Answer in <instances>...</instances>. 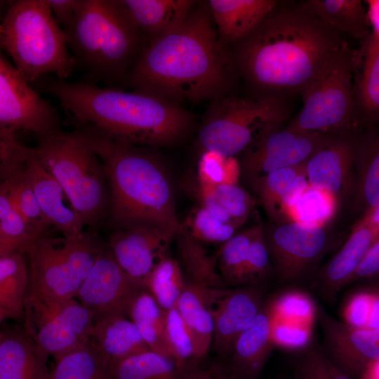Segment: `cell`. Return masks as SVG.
I'll use <instances>...</instances> for the list:
<instances>
[{"mask_svg":"<svg viewBox=\"0 0 379 379\" xmlns=\"http://www.w3.org/2000/svg\"><path fill=\"white\" fill-rule=\"evenodd\" d=\"M280 4L237 42L235 63L255 95L301 96L347 42L302 4Z\"/></svg>","mask_w":379,"mask_h":379,"instance_id":"cell-1","label":"cell"},{"mask_svg":"<svg viewBox=\"0 0 379 379\" xmlns=\"http://www.w3.org/2000/svg\"><path fill=\"white\" fill-rule=\"evenodd\" d=\"M233 76L210 9L197 7L178 27L147 43L125 81L178 104L227 95Z\"/></svg>","mask_w":379,"mask_h":379,"instance_id":"cell-2","label":"cell"},{"mask_svg":"<svg viewBox=\"0 0 379 379\" xmlns=\"http://www.w3.org/2000/svg\"><path fill=\"white\" fill-rule=\"evenodd\" d=\"M79 125L92 126L116 140L140 147H164L185 138L192 126L178 104L149 93L102 88L45 76L36 81Z\"/></svg>","mask_w":379,"mask_h":379,"instance_id":"cell-3","label":"cell"},{"mask_svg":"<svg viewBox=\"0 0 379 379\" xmlns=\"http://www.w3.org/2000/svg\"><path fill=\"white\" fill-rule=\"evenodd\" d=\"M78 130L101 160L110 187V215L119 229L158 228L177 234L174 195L159 160L142 147L107 136L96 128Z\"/></svg>","mask_w":379,"mask_h":379,"instance_id":"cell-4","label":"cell"},{"mask_svg":"<svg viewBox=\"0 0 379 379\" xmlns=\"http://www.w3.org/2000/svg\"><path fill=\"white\" fill-rule=\"evenodd\" d=\"M63 31L74 62L107 87L125 81L147 43L116 0H80Z\"/></svg>","mask_w":379,"mask_h":379,"instance_id":"cell-5","label":"cell"},{"mask_svg":"<svg viewBox=\"0 0 379 379\" xmlns=\"http://www.w3.org/2000/svg\"><path fill=\"white\" fill-rule=\"evenodd\" d=\"M0 45L29 83L51 73L62 80L72 74L74 58L46 0L13 3L0 25Z\"/></svg>","mask_w":379,"mask_h":379,"instance_id":"cell-6","label":"cell"},{"mask_svg":"<svg viewBox=\"0 0 379 379\" xmlns=\"http://www.w3.org/2000/svg\"><path fill=\"white\" fill-rule=\"evenodd\" d=\"M104 249L98 238L87 232L74 237L48 233L37 239L25 252L29 284L25 312L76 298Z\"/></svg>","mask_w":379,"mask_h":379,"instance_id":"cell-7","label":"cell"},{"mask_svg":"<svg viewBox=\"0 0 379 379\" xmlns=\"http://www.w3.org/2000/svg\"><path fill=\"white\" fill-rule=\"evenodd\" d=\"M37 138L34 151L40 161L60 183L84 225H95L108 201L101 160L78 129Z\"/></svg>","mask_w":379,"mask_h":379,"instance_id":"cell-8","label":"cell"},{"mask_svg":"<svg viewBox=\"0 0 379 379\" xmlns=\"http://www.w3.org/2000/svg\"><path fill=\"white\" fill-rule=\"evenodd\" d=\"M288 97L259 94L248 98L224 96L212 101L198 134L204 151L234 157L290 117Z\"/></svg>","mask_w":379,"mask_h":379,"instance_id":"cell-9","label":"cell"},{"mask_svg":"<svg viewBox=\"0 0 379 379\" xmlns=\"http://www.w3.org/2000/svg\"><path fill=\"white\" fill-rule=\"evenodd\" d=\"M356 50L347 43L301 95L302 107L286 128L301 133L354 135L361 126L354 92Z\"/></svg>","mask_w":379,"mask_h":379,"instance_id":"cell-10","label":"cell"},{"mask_svg":"<svg viewBox=\"0 0 379 379\" xmlns=\"http://www.w3.org/2000/svg\"><path fill=\"white\" fill-rule=\"evenodd\" d=\"M0 130H25L37 137L60 132L57 109L29 86L15 66L0 55Z\"/></svg>","mask_w":379,"mask_h":379,"instance_id":"cell-11","label":"cell"},{"mask_svg":"<svg viewBox=\"0 0 379 379\" xmlns=\"http://www.w3.org/2000/svg\"><path fill=\"white\" fill-rule=\"evenodd\" d=\"M25 314V331L44 354L55 360L88 343L95 322L93 314L76 298Z\"/></svg>","mask_w":379,"mask_h":379,"instance_id":"cell-12","label":"cell"},{"mask_svg":"<svg viewBox=\"0 0 379 379\" xmlns=\"http://www.w3.org/2000/svg\"><path fill=\"white\" fill-rule=\"evenodd\" d=\"M145 288V283L129 276L110 248H105L76 298L93 314L95 321L115 315L127 317L133 300Z\"/></svg>","mask_w":379,"mask_h":379,"instance_id":"cell-13","label":"cell"},{"mask_svg":"<svg viewBox=\"0 0 379 379\" xmlns=\"http://www.w3.org/2000/svg\"><path fill=\"white\" fill-rule=\"evenodd\" d=\"M263 234L271 260L286 281L302 277L329 246L325 228H309L293 221L272 222L263 227Z\"/></svg>","mask_w":379,"mask_h":379,"instance_id":"cell-14","label":"cell"},{"mask_svg":"<svg viewBox=\"0 0 379 379\" xmlns=\"http://www.w3.org/2000/svg\"><path fill=\"white\" fill-rule=\"evenodd\" d=\"M333 135L274 128L244 151L242 168L251 181L305 163Z\"/></svg>","mask_w":379,"mask_h":379,"instance_id":"cell-15","label":"cell"},{"mask_svg":"<svg viewBox=\"0 0 379 379\" xmlns=\"http://www.w3.org/2000/svg\"><path fill=\"white\" fill-rule=\"evenodd\" d=\"M317 319L324 334V351L331 361L353 379L370 363L379 361V330L350 326L317 306Z\"/></svg>","mask_w":379,"mask_h":379,"instance_id":"cell-16","label":"cell"},{"mask_svg":"<svg viewBox=\"0 0 379 379\" xmlns=\"http://www.w3.org/2000/svg\"><path fill=\"white\" fill-rule=\"evenodd\" d=\"M355 141L354 135H333L304 164L309 184L328 191L338 202L352 197Z\"/></svg>","mask_w":379,"mask_h":379,"instance_id":"cell-17","label":"cell"},{"mask_svg":"<svg viewBox=\"0 0 379 379\" xmlns=\"http://www.w3.org/2000/svg\"><path fill=\"white\" fill-rule=\"evenodd\" d=\"M25 177L33 190L41 209L53 227L63 237L81 235L85 225L62 187L43 165L34 149L21 145Z\"/></svg>","mask_w":379,"mask_h":379,"instance_id":"cell-18","label":"cell"},{"mask_svg":"<svg viewBox=\"0 0 379 379\" xmlns=\"http://www.w3.org/2000/svg\"><path fill=\"white\" fill-rule=\"evenodd\" d=\"M176 234L148 227L119 229L110 236L109 248L129 276L145 283L155 265L169 255Z\"/></svg>","mask_w":379,"mask_h":379,"instance_id":"cell-19","label":"cell"},{"mask_svg":"<svg viewBox=\"0 0 379 379\" xmlns=\"http://www.w3.org/2000/svg\"><path fill=\"white\" fill-rule=\"evenodd\" d=\"M257 286L225 289L213 307L215 350L221 356H230L238 337L255 321L263 300Z\"/></svg>","mask_w":379,"mask_h":379,"instance_id":"cell-20","label":"cell"},{"mask_svg":"<svg viewBox=\"0 0 379 379\" xmlns=\"http://www.w3.org/2000/svg\"><path fill=\"white\" fill-rule=\"evenodd\" d=\"M379 239V225L363 217L353 226L340 251L321 269L317 281L325 298L333 300L347 285L371 247Z\"/></svg>","mask_w":379,"mask_h":379,"instance_id":"cell-21","label":"cell"},{"mask_svg":"<svg viewBox=\"0 0 379 379\" xmlns=\"http://www.w3.org/2000/svg\"><path fill=\"white\" fill-rule=\"evenodd\" d=\"M274 298L264 302L253 323L236 340L227 368L234 379H259L274 346Z\"/></svg>","mask_w":379,"mask_h":379,"instance_id":"cell-22","label":"cell"},{"mask_svg":"<svg viewBox=\"0 0 379 379\" xmlns=\"http://www.w3.org/2000/svg\"><path fill=\"white\" fill-rule=\"evenodd\" d=\"M48 358L25 331H1L0 379H51Z\"/></svg>","mask_w":379,"mask_h":379,"instance_id":"cell-23","label":"cell"},{"mask_svg":"<svg viewBox=\"0 0 379 379\" xmlns=\"http://www.w3.org/2000/svg\"><path fill=\"white\" fill-rule=\"evenodd\" d=\"M89 343L112 370L123 359L150 350L133 322L124 315L95 320Z\"/></svg>","mask_w":379,"mask_h":379,"instance_id":"cell-24","label":"cell"},{"mask_svg":"<svg viewBox=\"0 0 379 379\" xmlns=\"http://www.w3.org/2000/svg\"><path fill=\"white\" fill-rule=\"evenodd\" d=\"M147 42L180 25L196 4L192 0H116Z\"/></svg>","mask_w":379,"mask_h":379,"instance_id":"cell-25","label":"cell"},{"mask_svg":"<svg viewBox=\"0 0 379 379\" xmlns=\"http://www.w3.org/2000/svg\"><path fill=\"white\" fill-rule=\"evenodd\" d=\"M356 111L361 126L379 123V39L373 34L356 50L354 72Z\"/></svg>","mask_w":379,"mask_h":379,"instance_id":"cell-26","label":"cell"},{"mask_svg":"<svg viewBox=\"0 0 379 379\" xmlns=\"http://www.w3.org/2000/svg\"><path fill=\"white\" fill-rule=\"evenodd\" d=\"M353 209L365 214L379 204V127L356 137Z\"/></svg>","mask_w":379,"mask_h":379,"instance_id":"cell-27","label":"cell"},{"mask_svg":"<svg viewBox=\"0 0 379 379\" xmlns=\"http://www.w3.org/2000/svg\"><path fill=\"white\" fill-rule=\"evenodd\" d=\"M209 9L220 41L238 42L279 4L274 0H210Z\"/></svg>","mask_w":379,"mask_h":379,"instance_id":"cell-28","label":"cell"},{"mask_svg":"<svg viewBox=\"0 0 379 379\" xmlns=\"http://www.w3.org/2000/svg\"><path fill=\"white\" fill-rule=\"evenodd\" d=\"M225 290L211 289L186 281L176 305L192 335L199 360L207 354L213 343V307Z\"/></svg>","mask_w":379,"mask_h":379,"instance_id":"cell-29","label":"cell"},{"mask_svg":"<svg viewBox=\"0 0 379 379\" xmlns=\"http://www.w3.org/2000/svg\"><path fill=\"white\" fill-rule=\"evenodd\" d=\"M310 12L341 34L367 39L371 27L366 8L359 0H309L302 3Z\"/></svg>","mask_w":379,"mask_h":379,"instance_id":"cell-30","label":"cell"},{"mask_svg":"<svg viewBox=\"0 0 379 379\" xmlns=\"http://www.w3.org/2000/svg\"><path fill=\"white\" fill-rule=\"evenodd\" d=\"M29 284L26 254L14 252L0 256V321L25 314Z\"/></svg>","mask_w":379,"mask_h":379,"instance_id":"cell-31","label":"cell"},{"mask_svg":"<svg viewBox=\"0 0 379 379\" xmlns=\"http://www.w3.org/2000/svg\"><path fill=\"white\" fill-rule=\"evenodd\" d=\"M21 145L18 162L1 172L0 192L6 194L12 206L35 232L44 235L49 233L53 227L42 212L35 194L25 177Z\"/></svg>","mask_w":379,"mask_h":379,"instance_id":"cell-32","label":"cell"},{"mask_svg":"<svg viewBox=\"0 0 379 379\" xmlns=\"http://www.w3.org/2000/svg\"><path fill=\"white\" fill-rule=\"evenodd\" d=\"M198 362L181 364L151 350L119 361L112 368L114 379H189Z\"/></svg>","mask_w":379,"mask_h":379,"instance_id":"cell-33","label":"cell"},{"mask_svg":"<svg viewBox=\"0 0 379 379\" xmlns=\"http://www.w3.org/2000/svg\"><path fill=\"white\" fill-rule=\"evenodd\" d=\"M175 239L186 281L214 290L226 289L225 282L217 272L218 252L213 255L208 254L201 242L181 225Z\"/></svg>","mask_w":379,"mask_h":379,"instance_id":"cell-34","label":"cell"},{"mask_svg":"<svg viewBox=\"0 0 379 379\" xmlns=\"http://www.w3.org/2000/svg\"><path fill=\"white\" fill-rule=\"evenodd\" d=\"M202 206L220 220L237 229L245 223L255 199L238 184L200 187Z\"/></svg>","mask_w":379,"mask_h":379,"instance_id":"cell-35","label":"cell"},{"mask_svg":"<svg viewBox=\"0 0 379 379\" xmlns=\"http://www.w3.org/2000/svg\"><path fill=\"white\" fill-rule=\"evenodd\" d=\"M128 317L151 351L171 357L165 338L166 312L147 288L142 289L133 300Z\"/></svg>","mask_w":379,"mask_h":379,"instance_id":"cell-36","label":"cell"},{"mask_svg":"<svg viewBox=\"0 0 379 379\" xmlns=\"http://www.w3.org/2000/svg\"><path fill=\"white\" fill-rule=\"evenodd\" d=\"M338 204L328 191L309 185L286 212L285 220L309 228H325L335 215Z\"/></svg>","mask_w":379,"mask_h":379,"instance_id":"cell-37","label":"cell"},{"mask_svg":"<svg viewBox=\"0 0 379 379\" xmlns=\"http://www.w3.org/2000/svg\"><path fill=\"white\" fill-rule=\"evenodd\" d=\"M55 361L51 379H114L112 368L89 343L67 352Z\"/></svg>","mask_w":379,"mask_h":379,"instance_id":"cell-38","label":"cell"},{"mask_svg":"<svg viewBox=\"0 0 379 379\" xmlns=\"http://www.w3.org/2000/svg\"><path fill=\"white\" fill-rule=\"evenodd\" d=\"M304 164L274 171L251 182L272 222L284 221V203L294 182L304 171Z\"/></svg>","mask_w":379,"mask_h":379,"instance_id":"cell-39","label":"cell"},{"mask_svg":"<svg viewBox=\"0 0 379 379\" xmlns=\"http://www.w3.org/2000/svg\"><path fill=\"white\" fill-rule=\"evenodd\" d=\"M145 284L161 308L166 312L176 306L186 281L180 262L168 255L155 265Z\"/></svg>","mask_w":379,"mask_h":379,"instance_id":"cell-40","label":"cell"},{"mask_svg":"<svg viewBox=\"0 0 379 379\" xmlns=\"http://www.w3.org/2000/svg\"><path fill=\"white\" fill-rule=\"evenodd\" d=\"M41 236L26 223L6 194L0 192V256L14 252L25 253Z\"/></svg>","mask_w":379,"mask_h":379,"instance_id":"cell-41","label":"cell"},{"mask_svg":"<svg viewBox=\"0 0 379 379\" xmlns=\"http://www.w3.org/2000/svg\"><path fill=\"white\" fill-rule=\"evenodd\" d=\"M258 225L235 234L218 251V268L226 285L244 286L248 248Z\"/></svg>","mask_w":379,"mask_h":379,"instance_id":"cell-42","label":"cell"},{"mask_svg":"<svg viewBox=\"0 0 379 379\" xmlns=\"http://www.w3.org/2000/svg\"><path fill=\"white\" fill-rule=\"evenodd\" d=\"M294 353L295 379H353L334 364L316 344L311 343Z\"/></svg>","mask_w":379,"mask_h":379,"instance_id":"cell-43","label":"cell"},{"mask_svg":"<svg viewBox=\"0 0 379 379\" xmlns=\"http://www.w3.org/2000/svg\"><path fill=\"white\" fill-rule=\"evenodd\" d=\"M197 173L200 187H215L238 184L241 166L234 157H227L215 151H204L199 161Z\"/></svg>","mask_w":379,"mask_h":379,"instance_id":"cell-44","label":"cell"},{"mask_svg":"<svg viewBox=\"0 0 379 379\" xmlns=\"http://www.w3.org/2000/svg\"><path fill=\"white\" fill-rule=\"evenodd\" d=\"M180 225L200 242L222 244L232 238L237 230L232 225L220 220L202 205L195 208Z\"/></svg>","mask_w":379,"mask_h":379,"instance_id":"cell-45","label":"cell"},{"mask_svg":"<svg viewBox=\"0 0 379 379\" xmlns=\"http://www.w3.org/2000/svg\"><path fill=\"white\" fill-rule=\"evenodd\" d=\"M165 338L171 357L178 361H199L192 335L176 306L166 312Z\"/></svg>","mask_w":379,"mask_h":379,"instance_id":"cell-46","label":"cell"},{"mask_svg":"<svg viewBox=\"0 0 379 379\" xmlns=\"http://www.w3.org/2000/svg\"><path fill=\"white\" fill-rule=\"evenodd\" d=\"M276 317L314 324L317 306L305 292L286 291L274 298Z\"/></svg>","mask_w":379,"mask_h":379,"instance_id":"cell-47","label":"cell"},{"mask_svg":"<svg viewBox=\"0 0 379 379\" xmlns=\"http://www.w3.org/2000/svg\"><path fill=\"white\" fill-rule=\"evenodd\" d=\"M313 324L276 317L272 329L274 346L293 352L305 349L312 343Z\"/></svg>","mask_w":379,"mask_h":379,"instance_id":"cell-48","label":"cell"},{"mask_svg":"<svg viewBox=\"0 0 379 379\" xmlns=\"http://www.w3.org/2000/svg\"><path fill=\"white\" fill-rule=\"evenodd\" d=\"M271 258L264 234L263 226L258 225L251 241L244 275V286H258L268 276Z\"/></svg>","mask_w":379,"mask_h":379,"instance_id":"cell-49","label":"cell"},{"mask_svg":"<svg viewBox=\"0 0 379 379\" xmlns=\"http://www.w3.org/2000/svg\"><path fill=\"white\" fill-rule=\"evenodd\" d=\"M373 292L359 291L347 300L342 312L343 322L358 328H367Z\"/></svg>","mask_w":379,"mask_h":379,"instance_id":"cell-50","label":"cell"},{"mask_svg":"<svg viewBox=\"0 0 379 379\" xmlns=\"http://www.w3.org/2000/svg\"><path fill=\"white\" fill-rule=\"evenodd\" d=\"M379 274V239L371 247L348 284Z\"/></svg>","mask_w":379,"mask_h":379,"instance_id":"cell-51","label":"cell"},{"mask_svg":"<svg viewBox=\"0 0 379 379\" xmlns=\"http://www.w3.org/2000/svg\"><path fill=\"white\" fill-rule=\"evenodd\" d=\"M57 21L65 28L73 20L80 0H46Z\"/></svg>","mask_w":379,"mask_h":379,"instance_id":"cell-52","label":"cell"},{"mask_svg":"<svg viewBox=\"0 0 379 379\" xmlns=\"http://www.w3.org/2000/svg\"><path fill=\"white\" fill-rule=\"evenodd\" d=\"M189 379H234L227 366L212 365L208 368L197 366L190 373Z\"/></svg>","mask_w":379,"mask_h":379,"instance_id":"cell-53","label":"cell"},{"mask_svg":"<svg viewBox=\"0 0 379 379\" xmlns=\"http://www.w3.org/2000/svg\"><path fill=\"white\" fill-rule=\"evenodd\" d=\"M372 34L379 39V0L365 1Z\"/></svg>","mask_w":379,"mask_h":379,"instance_id":"cell-54","label":"cell"},{"mask_svg":"<svg viewBox=\"0 0 379 379\" xmlns=\"http://www.w3.org/2000/svg\"><path fill=\"white\" fill-rule=\"evenodd\" d=\"M367 328L379 330V292L374 291Z\"/></svg>","mask_w":379,"mask_h":379,"instance_id":"cell-55","label":"cell"},{"mask_svg":"<svg viewBox=\"0 0 379 379\" xmlns=\"http://www.w3.org/2000/svg\"><path fill=\"white\" fill-rule=\"evenodd\" d=\"M358 379H379V361L368 364Z\"/></svg>","mask_w":379,"mask_h":379,"instance_id":"cell-56","label":"cell"},{"mask_svg":"<svg viewBox=\"0 0 379 379\" xmlns=\"http://www.w3.org/2000/svg\"><path fill=\"white\" fill-rule=\"evenodd\" d=\"M364 215L367 217L373 223L379 225V204L366 212Z\"/></svg>","mask_w":379,"mask_h":379,"instance_id":"cell-57","label":"cell"},{"mask_svg":"<svg viewBox=\"0 0 379 379\" xmlns=\"http://www.w3.org/2000/svg\"><path fill=\"white\" fill-rule=\"evenodd\" d=\"M378 290H379V284H378ZM378 292H379V291H378Z\"/></svg>","mask_w":379,"mask_h":379,"instance_id":"cell-58","label":"cell"}]
</instances>
